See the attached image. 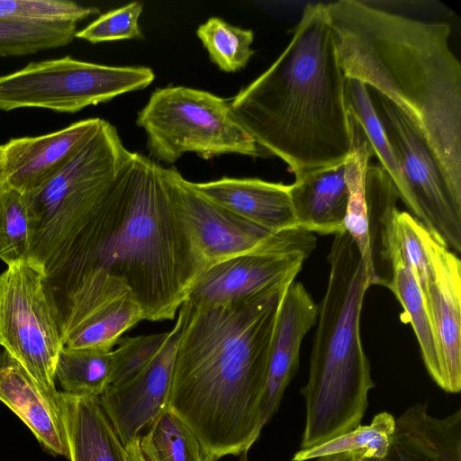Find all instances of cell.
<instances>
[{"mask_svg":"<svg viewBox=\"0 0 461 461\" xmlns=\"http://www.w3.org/2000/svg\"><path fill=\"white\" fill-rule=\"evenodd\" d=\"M316 247V238L296 228L279 232L266 247L209 267L185 302L195 306L227 304L295 280Z\"/></svg>","mask_w":461,"mask_h":461,"instance_id":"obj_12","label":"cell"},{"mask_svg":"<svg viewBox=\"0 0 461 461\" xmlns=\"http://www.w3.org/2000/svg\"><path fill=\"white\" fill-rule=\"evenodd\" d=\"M420 232L433 270L428 309L442 355L445 392L457 393L461 390V262L421 223Z\"/></svg>","mask_w":461,"mask_h":461,"instance_id":"obj_16","label":"cell"},{"mask_svg":"<svg viewBox=\"0 0 461 461\" xmlns=\"http://www.w3.org/2000/svg\"><path fill=\"white\" fill-rule=\"evenodd\" d=\"M113 125L98 131L45 184L24 195L32 217L28 261L46 275L85 218L132 160Z\"/></svg>","mask_w":461,"mask_h":461,"instance_id":"obj_6","label":"cell"},{"mask_svg":"<svg viewBox=\"0 0 461 461\" xmlns=\"http://www.w3.org/2000/svg\"><path fill=\"white\" fill-rule=\"evenodd\" d=\"M367 461H428L418 453L404 447L393 441L385 456L378 459H366Z\"/></svg>","mask_w":461,"mask_h":461,"instance_id":"obj_36","label":"cell"},{"mask_svg":"<svg viewBox=\"0 0 461 461\" xmlns=\"http://www.w3.org/2000/svg\"><path fill=\"white\" fill-rule=\"evenodd\" d=\"M292 32L276 60L230 103L262 151L297 176L345 162L352 131L326 4L307 5Z\"/></svg>","mask_w":461,"mask_h":461,"instance_id":"obj_4","label":"cell"},{"mask_svg":"<svg viewBox=\"0 0 461 461\" xmlns=\"http://www.w3.org/2000/svg\"><path fill=\"white\" fill-rule=\"evenodd\" d=\"M393 272L388 289L401 303L402 320L409 322L420 346L424 366L431 379L446 391V375L442 355L431 315L422 292L398 253L393 254Z\"/></svg>","mask_w":461,"mask_h":461,"instance_id":"obj_23","label":"cell"},{"mask_svg":"<svg viewBox=\"0 0 461 461\" xmlns=\"http://www.w3.org/2000/svg\"><path fill=\"white\" fill-rule=\"evenodd\" d=\"M43 271L30 261L0 275V346L50 392L63 337L44 286Z\"/></svg>","mask_w":461,"mask_h":461,"instance_id":"obj_9","label":"cell"},{"mask_svg":"<svg viewBox=\"0 0 461 461\" xmlns=\"http://www.w3.org/2000/svg\"><path fill=\"white\" fill-rule=\"evenodd\" d=\"M289 285L222 305L182 304L167 408L213 461L246 454L264 428L271 340Z\"/></svg>","mask_w":461,"mask_h":461,"instance_id":"obj_2","label":"cell"},{"mask_svg":"<svg viewBox=\"0 0 461 461\" xmlns=\"http://www.w3.org/2000/svg\"><path fill=\"white\" fill-rule=\"evenodd\" d=\"M154 79V71L143 66H106L69 56L30 62L0 76V111L34 107L73 113L144 89Z\"/></svg>","mask_w":461,"mask_h":461,"instance_id":"obj_8","label":"cell"},{"mask_svg":"<svg viewBox=\"0 0 461 461\" xmlns=\"http://www.w3.org/2000/svg\"><path fill=\"white\" fill-rule=\"evenodd\" d=\"M147 461H213L189 427L167 408L140 437Z\"/></svg>","mask_w":461,"mask_h":461,"instance_id":"obj_26","label":"cell"},{"mask_svg":"<svg viewBox=\"0 0 461 461\" xmlns=\"http://www.w3.org/2000/svg\"><path fill=\"white\" fill-rule=\"evenodd\" d=\"M205 271L160 174L136 153L45 275L63 340L99 308L129 296L144 319L173 320Z\"/></svg>","mask_w":461,"mask_h":461,"instance_id":"obj_1","label":"cell"},{"mask_svg":"<svg viewBox=\"0 0 461 461\" xmlns=\"http://www.w3.org/2000/svg\"><path fill=\"white\" fill-rule=\"evenodd\" d=\"M350 124L352 149L345 160L348 188L345 230L361 256L370 285L388 287L393 272L399 196L385 170L380 165L368 164L374 156L369 143L352 119Z\"/></svg>","mask_w":461,"mask_h":461,"instance_id":"obj_11","label":"cell"},{"mask_svg":"<svg viewBox=\"0 0 461 461\" xmlns=\"http://www.w3.org/2000/svg\"><path fill=\"white\" fill-rule=\"evenodd\" d=\"M314 461H367L363 452H347L336 455L324 456L315 458Z\"/></svg>","mask_w":461,"mask_h":461,"instance_id":"obj_37","label":"cell"},{"mask_svg":"<svg viewBox=\"0 0 461 461\" xmlns=\"http://www.w3.org/2000/svg\"><path fill=\"white\" fill-rule=\"evenodd\" d=\"M112 374V350L65 346L59 352L55 372L62 392L94 397H99L110 385Z\"/></svg>","mask_w":461,"mask_h":461,"instance_id":"obj_25","label":"cell"},{"mask_svg":"<svg viewBox=\"0 0 461 461\" xmlns=\"http://www.w3.org/2000/svg\"><path fill=\"white\" fill-rule=\"evenodd\" d=\"M185 317L181 305L174 328L152 361L128 381L109 385L98 397L124 447L145 433L167 408L175 352Z\"/></svg>","mask_w":461,"mask_h":461,"instance_id":"obj_14","label":"cell"},{"mask_svg":"<svg viewBox=\"0 0 461 461\" xmlns=\"http://www.w3.org/2000/svg\"><path fill=\"white\" fill-rule=\"evenodd\" d=\"M318 306L304 285L292 282L284 290L271 340L267 376L262 402V424L276 413L283 395L299 367L300 348L316 324Z\"/></svg>","mask_w":461,"mask_h":461,"instance_id":"obj_17","label":"cell"},{"mask_svg":"<svg viewBox=\"0 0 461 461\" xmlns=\"http://www.w3.org/2000/svg\"><path fill=\"white\" fill-rule=\"evenodd\" d=\"M290 195L299 229L321 235L346 230L348 188L345 162L295 176Z\"/></svg>","mask_w":461,"mask_h":461,"instance_id":"obj_20","label":"cell"},{"mask_svg":"<svg viewBox=\"0 0 461 461\" xmlns=\"http://www.w3.org/2000/svg\"><path fill=\"white\" fill-rule=\"evenodd\" d=\"M159 171L205 270L220 261L262 249L281 232L251 222L202 196L174 167L159 165Z\"/></svg>","mask_w":461,"mask_h":461,"instance_id":"obj_13","label":"cell"},{"mask_svg":"<svg viewBox=\"0 0 461 461\" xmlns=\"http://www.w3.org/2000/svg\"><path fill=\"white\" fill-rule=\"evenodd\" d=\"M393 441L428 461H461V410L439 419L415 403L395 419Z\"/></svg>","mask_w":461,"mask_h":461,"instance_id":"obj_22","label":"cell"},{"mask_svg":"<svg viewBox=\"0 0 461 461\" xmlns=\"http://www.w3.org/2000/svg\"><path fill=\"white\" fill-rule=\"evenodd\" d=\"M102 120L86 119L50 133L0 144V185L23 195L37 190L98 131Z\"/></svg>","mask_w":461,"mask_h":461,"instance_id":"obj_15","label":"cell"},{"mask_svg":"<svg viewBox=\"0 0 461 461\" xmlns=\"http://www.w3.org/2000/svg\"><path fill=\"white\" fill-rule=\"evenodd\" d=\"M188 184L202 196L269 230L298 228L290 185L235 177Z\"/></svg>","mask_w":461,"mask_h":461,"instance_id":"obj_19","label":"cell"},{"mask_svg":"<svg viewBox=\"0 0 461 461\" xmlns=\"http://www.w3.org/2000/svg\"><path fill=\"white\" fill-rule=\"evenodd\" d=\"M5 349L0 350V401L31 429L52 456L68 458V447L58 400Z\"/></svg>","mask_w":461,"mask_h":461,"instance_id":"obj_18","label":"cell"},{"mask_svg":"<svg viewBox=\"0 0 461 461\" xmlns=\"http://www.w3.org/2000/svg\"><path fill=\"white\" fill-rule=\"evenodd\" d=\"M374 110L398 160L411 214L452 251H461V201L452 193L426 140L397 106L366 87Z\"/></svg>","mask_w":461,"mask_h":461,"instance_id":"obj_10","label":"cell"},{"mask_svg":"<svg viewBox=\"0 0 461 461\" xmlns=\"http://www.w3.org/2000/svg\"><path fill=\"white\" fill-rule=\"evenodd\" d=\"M100 13L68 0H0V19L27 24L77 23Z\"/></svg>","mask_w":461,"mask_h":461,"instance_id":"obj_32","label":"cell"},{"mask_svg":"<svg viewBox=\"0 0 461 461\" xmlns=\"http://www.w3.org/2000/svg\"><path fill=\"white\" fill-rule=\"evenodd\" d=\"M211 61L221 71L236 72L246 67L254 50V32L233 26L220 17H210L196 30Z\"/></svg>","mask_w":461,"mask_h":461,"instance_id":"obj_29","label":"cell"},{"mask_svg":"<svg viewBox=\"0 0 461 461\" xmlns=\"http://www.w3.org/2000/svg\"><path fill=\"white\" fill-rule=\"evenodd\" d=\"M142 9V4L134 1L110 10L100 14L81 31L77 32L75 37L91 43L141 38L139 18Z\"/></svg>","mask_w":461,"mask_h":461,"instance_id":"obj_35","label":"cell"},{"mask_svg":"<svg viewBox=\"0 0 461 461\" xmlns=\"http://www.w3.org/2000/svg\"><path fill=\"white\" fill-rule=\"evenodd\" d=\"M394 428V417L383 411L377 413L368 425H359L317 447L300 449L292 461H307L347 452H363L366 459L383 458L393 443Z\"/></svg>","mask_w":461,"mask_h":461,"instance_id":"obj_28","label":"cell"},{"mask_svg":"<svg viewBox=\"0 0 461 461\" xmlns=\"http://www.w3.org/2000/svg\"><path fill=\"white\" fill-rule=\"evenodd\" d=\"M32 217L26 197L0 185V259L7 266L28 261Z\"/></svg>","mask_w":461,"mask_h":461,"instance_id":"obj_30","label":"cell"},{"mask_svg":"<svg viewBox=\"0 0 461 461\" xmlns=\"http://www.w3.org/2000/svg\"><path fill=\"white\" fill-rule=\"evenodd\" d=\"M77 23L27 24L0 19V57L33 54L70 43Z\"/></svg>","mask_w":461,"mask_h":461,"instance_id":"obj_31","label":"cell"},{"mask_svg":"<svg viewBox=\"0 0 461 461\" xmlns=\"http://www.w3.org/2000/svg\"><path fill=\"white\" fill-rule=\"evenodd\" d=\"M420 227V222L411 213L399 211L394 220L393 251L398 253L403 265L417 281L428 307V294L433 281V270Z\"/></svg>","mask_w":461,"mask_h":461,"instance_id":"obj_33","label":"cell"},{"mask_svg":"<svg viewBox=\"0 0 461 461\" xmlns=\"http://www.w3.org/2000/svg\"><path fill=\"white\" fill-rule=\"evenodd\" d=\"M139 438L134 439L131 443L125 446L128 461H147L143 454L140 451L139 446Z\"/></svg>","mask_w":461,"mask_h":461,"instance_id":"obj_38","label":"cell"},{"mask_svg":"<svg viewBox=\"0 0 461 461\" xmlns=\"http://www.w3.org/2000/svg\"><path fill=\"white\" fill-rule=\"evenodd\" d=\"M326 291L318 306L308 380L301 393L305 426L301 449L325 443L361 425L375 383L360 336L370 286L361 256L345 231L333 235Z\"/></svg>","mask_w":461,"mask_h":461,"instance_id":"obj_5","label":"cell"},{"mask_svg":"<svg viewBox=\"0 0 461 461\" xmlns=\"http://www.w3.org/2000/svg\"><path fill=\"white\" fill-rule=\"evenodd\" d=\"M70 461H128L98 397L59 392Z\"/></svg>","mask_w":461,"mask_h":461,"instance_id":"obj_21","label":"cell"},{"mask_svg":"<svg viewBox=\"0 0 461 461\" xmlns=\"http://www.w3.org/2000/svg\"><path fill=\"white\" fill-rule=\"evenodd\" d=\"M346 78L392 102L414 125L461 201V64L447 22L424 21L364 1L326 4Z\"/></svg>","mask_w":461,"mask_h":461,"instance_id":"obj_3","label":"cell"},{"mask_svg":"<svg viewBox=\"0 0 461 461\" xmlns=\"http://www.w3.org/2000/svg\"><path fill=\"white\" fill-rule=\"evenodd\" d=\"M136 123L146 133L151 156L167 164L186 152L203 159L223 154L262 156L230 103L207 91L181 86L158 88Z\"/></svg>","mask_w":461,"mask_h":461,"instance_id":"obj_7","label":"cell"},{"mask_svg":"<svg viewBox=\"0 0 461 461\" xmlns=\"http://www.w3.org/2000/svg\"><path fill=\"white\" fill-rule=\"evenodd\" d=\"M346 100L349 117L363 131L373 155L392 179L399 199L404 203L407 188L402 172L374 110L366 86L358 80L346 78Z\"/></svg>","mask_w":461,"mask_h":461,"instance_id":"obj_27","label":"cell"},{"mask_svg":"<svg viewBox=\"0 0 461 461\" xmlns=\"http://www.w3.org/2000/svg\"><path fill=\"white\" fill-rule=\"evenodd\" d=\"M142 320L140 306L126 296L94 312L65 338L64 346L113 350L121 336Z\"/></svg>","mask_w":461,"mask_h":461,"instance_id":"obj_24","label":"cell"},{"mask_svg":"<svg viewBox=\"0 0 461 461\" xmlns=\"http://www.w3.org/2000/svg\"><path fill=\"white\" fill-rule=\"evenodd\" d=\"M168 332L121 338L112 350L113 374L110 385L122 384L143 370L158 353Z\"/></svg>","mask_w":461,"mask_h":461,"instance_id":"obj_34","label":"cell"}]
</instances>
